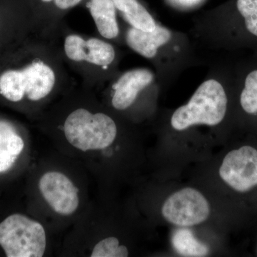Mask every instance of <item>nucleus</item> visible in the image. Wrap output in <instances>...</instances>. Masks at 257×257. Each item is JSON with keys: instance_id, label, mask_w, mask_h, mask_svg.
Listing matches in <instances>:
<instances>
[{"instance_id": "nucleus-1", "label": "nucleus", "mask_w": 257, "mask_h": 257, "mask_svg": "<svg viewBox=\"0 0 257 257\" xmlns=\"http://www.w3.org/2000/svg\"><path fill=\"white\" fill-rule=\"evenodd\" d=\"M37 121L54 149L80 163L104 191L119 128L95 91L84 85L71 87Z\"/></svg>"}, {"instance_id": "nucleus-2", "label": "nucleus", "mask_w": 257, "mask_h": 257, "mask_svg": "<svg viewBox=\"0 0 257 257\" xmlns=\"http://www.w3.org/2000/svg\"><path fill=\"white\" fill-rule=\"evenodd\" d=\"M91 179L80 163L57 150L38 157L30 166L29 211L54 236L67 233L92 199Z\"/></svg>"}, {"instance_id": "nucleus-3", "label": "nucleus", "mask_w": 257, "mask_h": 257, "mask_svg": "<svg viewBox=\"0 0 257 257\" xmlns=\"http://www.w3.org/2000/svg\"><path fill=\"white\" fill-rule=\"evenodd\" d=\"M47 36L39 32L23 67L0 74V95L13 104L25 102L36 120L72 87L60 49Z\"/></svg>"}, {"instance_id": "nucleus-4", "label": "nucleus", "mask_w": 257, "mask_h": 257, "mask_svg": "<svg viewBox=\"0 0 257 257\" xmlns=\"http://www.w3.org/2000/svg\"><path fill=\"white\" fill-rule=\"evenodd\" d=\"M54 237L30 211L13 213L0 221V248L8 257L52 256Z\"/></svg>"}, {"instance_id": "nucleus-5", "label": "nucleus", "mask_w": 257, "mask_h": 257, "mask_svg": "<svg viewBox=\"0 0 257 257\" xmlns=\"http://www.w3.org/2000/svg\"><path fill=\"white\" fill-rule=\"evenodd\" d=\"M58 47L66 64L84 74V85L92 89L97 85V71L107 70L116 59L114 46L98 37L68 33Z\"/></svg>"}, {"instance_id": "nucleus-6", "label": "nucleus", "mask_w": 257, "mask_h": 257, "mask_svg": "<svg viewBox=\"0 0 257 257\" xmlns=\"http://www.w3.org/2000/svg\"><path fill=\"white\" fill-rule=\"evenodd\" d=\"M227 102L221 83L215 79H208L198 87L187 104L174 112L171 124L178 131L196 124L215 126L224 119Z\"/></svg>"}, {"instance_id": "nucleus-7", "label": "nucleus", "mask_w": 257, "mask_h": 257, "mask_svg": "<svg viewBox=\"0 0 257 257\" xmlns=\"http://www.w3.org/2000/svg\"><path fill=\"white\" fill-rule=\"evenodd\" d=\"M167 221L177 226H194L207 220L210 207L206 198L192 188L181 189L166 200L162 209Z\"/></svg>"}, {"instance_id": "nucleus-8", "label": "nucleus", "mask_w": 257, "mask_h": 257, "mask_svg": "<svg viewBox=\"0 0 257 257\" xmlns=\"http://www.w3.org/2000/svg\"><path fill=\"white\" fill-rule=\"evenodd\" d=\"M219 175L224 182L237 192H247L256 186V149L243 146L229 152L219 168Z\"/></svg>"}, {"instance_id": "nucleus-9", "label": "nucleus", "mask_w": 257, "mask_h": 257, "mask_svg": "<svg viewBox=\"0 0 257 257\" xmlns=\"http://www.w3.org/2000/svg\"><path fill=\"white\" fill-rule=\"evenodd\" d=\"M154 79L151 71L135 69L121 74L111 87L110 105L114 110H127Z\"/></svg>"}, {"instance_id": "nucleus-10", "label": "nucleus", "mask_w": 257, "mask_h": 257, "mask_svg": "<svg viewBox=\"0 0 257 257\" xmlns=\"http://www.w3.org/2000/svg\"><path fill=\"white\" fill-rule=\"evenodd\" d=\"M30 145L15 125L0 120V175L9 173L23 158H30Z\"/></svg>"}, {"instance_id": "nucleus-11", "label": "nucleus", "mask_w": 257, "mask_h": 257, "mask_svg": "<svg viewBox=\"0 0 257 257\" xmlns=\"http://www.w3.org/2000/svg\"><path fill=\"white\" fill-rule=\"evenodd\" d=\"M171 36L168 29L157 25L152 31L131 27L126 32L125 40L130 48L139 55L152 59L156 57L159 48L170 41Z\"/></svg>"}, {"instance_id": "nucleus-12", "label": "nucleus", "mask_w": 257, "mask_h": 257, "mask_svg": "<svg viewBox=\"0 0 257 257\" xmlns=\"http://www.w3.org/2000/svg\"><path fill=\"white\" fill-rule=\"evenodd\" d=\"M87 7L96 30L103 39L112 40L119 36L116 7L112 0H90Z\"/></svg>"}, {"instance_id": "nucleus-13", "label": "nucleus", "mask_w": 257, "mask_h": 257, "mask_svg": "<svg viewBox=\"0 0 257 257\" xmlns=\"http://www.w3.org/2000/svg\"><path fill=\"white\" fill-rule=\"evenodd\" d=\"M112 1L130 26L145 31H152L156 27L155 19L138 0Z\"/></svg>"}, {"instance_id": "nucleus-14", "label": "nucleus", "mask_w": 257, "mask_h": 257, "mask_svg": "<svg viewBox=\"0 0 257 257\" xmlns=\"http://www.w3.org/2000/svg\"><path fill=\"white\" fill-rule=\"evenodd\" d=\"M172 243L177 253L184 256H204L209 253L207 245L199 241L187 229L176 230Z\"/></svg>"}, {"instance_id": "nucleus-15", "label": "nucleus", "mask_w": 257, "mask_h": 257, "mask_svg": "<svg viewBox=\"0 0 257 257\" xmlns=\"http://www.w3.org/2000/svg\"><path fill=\"white\" fill-rule=\"evenodd\" d=\"M240 103L248 114L257 113V70L250 72L245 79L244 88L240 96Z\"/></svg>"}, {"instance_id": "nucleus-16", "label": "nucleus", "mask_w": 257, "mask_h": 257, "mask_svg": "<svg viewBox=\"0 0 257 257\" xmlns=\"http://www.w3.org/2000/svg\"><path fill=\"white\" fill-rule=\"evenodd\" d=\"M236 7L248 31L257 37V0H237Z\"/></svg>"}, {"instance_id": "nucleus-17", "label": "nucleus", "mask_w": 257, "mask_h": 257, "mask_svg": "<svg viewBox=\"0 0 257 257\" xmlns=\"http://www.w3.org/2000/svg\"><path fill=\"white\" fill-rule=\"evenodd\" d=\"M82 0H54V3L61 10H67L73 8L82 2Z\"/></svg>"}, {"instance_id": "nucleus-18", "label": "nucleus", "mask_w": 257, "mask_h": 257, "mask_svg": "<svg viewBox=\"0 0 257 257\" xmlns=\"http://www.w3.org/2000/svg\"><path fill=\"white\" fill-rule=\"evenodd\" d=\"M41 1L42 3H52V2H54V0H41Z\"/></svg>"}]
</instances>
